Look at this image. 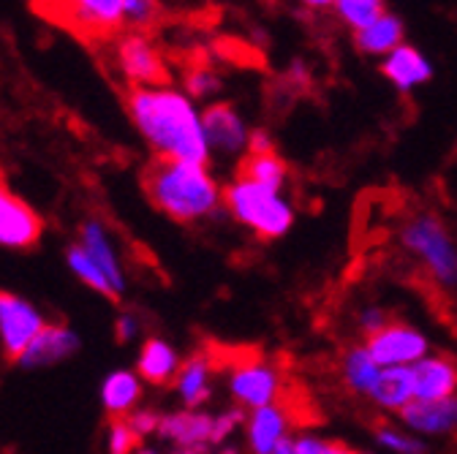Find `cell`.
<instances>
[{
    "label": "cell",
    "instance_id": "1",
    "mask_svg": "<svg viewBox=\"0 0 457 454\" xmlns=\"http://www.w3.org/2000/svg\"><path fill=\"white\" fill-rule=\"evenodd\" d=\"M129 115L142 139L153 147L155 158L210 163V147L204 139L202 111L186 90L171 85L158 87H131Z\"/></svg>",
    "mask_w": 457,
    "mask_h": 454
},
{
    "label": "cell",
    "instance_id": "2",
    "mask_svg": "<svg viewBox=\"0 0 457 454\" xmlns=\"http://www.w3.org/2000/svg\"><path fill=\"white\" fill-rule=\"evenodd\" d=\"M150 204L175 223H199L223 204V188L202 163L155 158L142 175Z\"/></svg>",
    "mask_w": 457,
    "mask_h": 454
},
{
    "label": "cell",
    "instance_id": "3",
    "mask_svg": "<svg viewBox=\"0 0 457 454\" xmlns=\"http://www.w3.org/2000/svg\"><path fill=\"white\" fill-rule=\"evenodd\" d=\"M397 243L441 294H457V240L438 212H411L397 229Z\"/></svg>",
    "mask_w": 457,
    "mask_h": 454
},
{
    "label": "cell",
    "instance_id": "4",
    "mask_svg": "<svg viewBox=\"0 0 457 454\" xmlns=\"http://www.w3.org/2000/svg\"><path fill=\"white\" fill-rule=\"evenodd\" d=\"M223 207L259 240H278L295 226V207L280 191L235 177L223 188Z\"/></svg>",
    "mask_w": 457,
    "mask_h": 454
},
{
    "label": "cell",
    "instance_id": "5",
    "mask_svg": "<svg viewBox=\"0 0 457 454\" xmlns=\"http://www.w3.org/2000/svg\"><path fill=\"white\" fill-rule=\"evenodd\" d=\"M33 9L52 25L87 41L118 38L126 0H33Z\"/></svg>",
    "mask_w": 457,
    "mask_h": 454
},
{
    "label": "cell",
    "instance_id": "6",
    "mask_svg": "<svg viewBox=\"0 0 457 454\" xmlns=\"http://www.w3.org/2000/svg\"><path fill=\"white\" fill-rule=\"evenodd\" d=\"M114 66L131 87L169 85L166 61L147 33L126 30L114 38Z\"/></svg>",
    "mask_w": 457,
    "mask_h": 454
},
{
    "label": "cell",
    "instance_id": "7",
    "mask_svg": "<svg viewBox=\"0 0 457 454\" xmlns=\"http://www.w3.org/2000/svg\"><path fill=\"white\" fill-rule=\"evenodd\" d=\"M365 349L378 367H411L430 354V340L420 326L392 318L386 326L365 337Z\"/></svg>",
    "mask_w": 457,
    "mask_h": 454
},
{
    "label": "cell",
    "instance_id": "8",
    "mask_svg": "<svg viewBox=\"0 0 457 454\" xmlns=\"http://www.w3.org/2000/svg\"><path fill=\"white\" fill-rule=\"evenodd\" d=\"M283 386V370L264 359L237 362L232 367V376H228V392H232L237 406L248 411L280 403Z\"/></svg>",
    "mask_w": 457,
    "mask_h": 454
},
{
    "label": "cell",
    "instance_id": "9",
    "mask_svg": "<svg viewBox=\"0 0 457 454\" xmlns=\"http://www.w3.org/2000/svg\"><path fill=\"white\" fill-rule=\"evenodd\" d=\"M202 126H204V139L210 147V155H218L223 161L243 158L251 144V131L243 120L240 111L226 103L215 101L202 111Z\"/></svg>",
    "mask_w": 457,
    "mask_h": 454
},
{
    "label": "cell",
    "instance_id": "10",
    "mask_svg": "<svg viewBox=\"0 0 457 454\" xmlns=\"http://www.w3.org/2000/svg\"><path fill=\"white\" fill-rule=\"evenodd\" d=\"M46 324L41 316L20 297L0 292V337H4V351L9 362H20L33 337Z\"/></svg>",
    "mask_w": 457,
    "mask_h": 454
},
{
    "label": "cell",
    "instance_id": "11",
    "mask_svg": "<svg viewBox=\"0 0 457 454\" xmlns=\"http://www.w3.org/2000/svg\"><path fill=\"white\" fill-rule=\"evenodd\" d=\"M44 223L36 210L22 202L0 175V245L4 248H33L41 237Z\"/></svg>",
    "mask_w": 457,
    "mask_h": 454
},
{
    "label": "cell",
    "instance_id": "12",
    "mask_svg": "<svg viewBox=\"0 0 457 454\" xmlns=\"http://www.w3.org/2000/svg\"><path fill=\"white\" fill-rule=\"evenodd\" d=\"M397 419L420 438L457 435V394L444 400H414L397 414Z\"/></svg>",
    "mask_w": 457,
    "mask_h": 454
},
{
    "label": "cell",
    "instance_id": "13",
    "mask_svg": "<svg viewBox=\"0 0 457 454\" xmlns=\"http://www.w3.org/2000/svg\"><path fill=\"white\" fill-rule=\"evenodd\" d=\"M237 177L283 191L286 180H289V166H286V161L278 155V150L267 134H251L248 153L237 161Z\"/></svg>",
    "mask_w": 457,
    "mask_h": 454
},
{
    "label": "cell",
    "instance_id": "14",
    "mask_svg": "<svg viewBox=\"0 0 457 454\" xmlns=\"http://www.w3.org/2000/svg\"><path fill=\"white\" fill-rule=\"evenodd\" d=\"M289 433H292V414L280 403L256 409L245 419V438L251 454H272L283 441L292 438Z\"/></svg>",
    "mask_w": 457,
    "mask_h": 454
},
{
    "label": "cell",
    "instance_id": "15",
    "mask_svg": "<svg viewBox=\"0 0 457 454\" xmlns=\"http://www.w3.org/2000/svg\"><path fill=\"white\" fill-rule=\"evenodd\" d=\"M414 400H444L457 394V362L444 354H428L411 367Z\"/></svg>",
    "mask_w": 457,
    "mask_h": 454
},
{
    "label": "cell",
    "instance_id": "16",
    "mask_svg": "<svg viewBox=\"0 0 457 454\" xmlns=\"http://www.w3.org/2000/svg\"><path fill=\"white\" fill-rule=\"evenodd\" d=\"M212 425L215 419L202 411H183V414H169L158 422V433L166 435L180 451L199 454L204 446L212 443Z\"/></svg>",
    "mask_w": 457,
    "mask_h": 454
},
{
    "label": "cell",
    "instance_id": "17",
    "mask_svg": "<svg viewBox=\"0 0 457 454\" xmlns=\"http://www.w3.org/2000/svg\"><path fill=\"white\" fill-rule=\"evenodd\" d=\"M381 74L397 87V90H417L422 87L425 82H430L433 77V69H430V61L425 54L411 46V44H400L397 49H392L384 63H381Z\"/></svg>",
    "mask_w": 457,
    "mask_h": 454
},
{
    "label": "cell",
    "instance_id": "18",
    "mask_svg": "<svg viewBox=\"0 0 457 454\" xmlns=\"http://www.w3.org/2000/svg\"><path fill=\"white\" fill-rule=\"evenodd\" d=\"M378 373H381V367L376 365V359L370 357L365 343H352L349 349L340 351L337 378L346 392H352L357 397H370V389H373Z\"/></svg>",
    "mask_w": 457,
    "mask_h": 454
},
{
    "label": "cell",
    "instance_id": "19",
    "mask_svg": "<svg viewBox=\"0 0 457 454\" xmlns=\"http://www.w3.org/2000/svg\"><path fill=\"white\" fill-rule=\"evenodd\" d=\"M368 400L389 414H400L409 403H414V384L409 367H381Z\"/></svg>",
    "mask_w": 457,
    "mask_h": 454
},
{
    "label": "cell",
    "instance_id": "20",
    "mask_svg": "<svg viewBox=\"0 0 457 454\" xmlns=\"http://www.w3.org/2000/svg\"><path fill=\"white\" fill-rule=\"evenodd\" d=\"M77 349V337L66 329V326H54L46 324L28 346V351L22 354V365L25 367H38V365H52L57 359L69 357Z\"/></svg>",
    "mask_w": 457,
    "mask_h": 454
},
{
    "label": "cell",
    "instance_id": "21",
    "mask_svg": "<svg viewBox=\"0 0 457 454\" xmlns=\"http://www.w3.org/2000/svg\"><path fill=\"white\" fill-rule=\"evenodd\" d=\"M215 359L210 354H194L191 359H186L180 365V373L175 378L178 392L183 397V403L188 406V411H196L199 406L207 403L210 397V376H212Z\"/></svg>",
    "mask_w": 457,
    "mask_h": 454
},
{
    "label": "cell",
    "instance_id": "22",
    "mask_svg": "<svg viewBox=\"0 0 457 454\" xmlns=\"http://www.w3.org/2000/svg\"><path fill=\"white\" fill-rule=\"evenodd\" d=\"M79 245L82 251L98 264V269L106 275V280L112 283L114 292H123V272H120V264H118V256H114L109 240H106V232L98 220H85L82 229H79Z\"/></svg>",
    "mask_w": 457,
    "mask_h": 454
},
{
    "label": "cell",
    "instance_id": "23",
    "mask_svg": "<svg viewBox=\"0 0 457 454\" xmlns=\"http://www.w3.org/2000/svg\"><path fill=\"white\" fill-rule=\"evenodd\" d=\"M178 373H180V359L175 349L158 337L147 340L139 354V376L153 386H169L175 384Z\"/></svg>",
    "mask_w": 457,
    "mask_h": 454
},
{
    "label": "cell",
    "instance_id": "24",
    "mask_svg": "<svg viewBox=\"0 0 457 454\" xmlns=\"http://www.w3.org/2000/svg\"><path fill=\"white\" fill-rule=\"evenodd\" d=\"M406 28L395 14H381L373 25L354 33V44L362 54H373V58H386L392 49L403 44Z\"/></svg>",
    "mask_w": 457,
    "mask_h": 454
},
{
    "label": "cell",
    "instance_id": "25",
    "mask_svg": "<svg viewBox=\"0 0 457 454\" xmlns=\"http://www.w3.org/2000/svg\"><path fill=\"white\" fill-rule=\"evenodd\" d=\"M139 394H142V389H139V381L134 373L120 370V373L109 376V381L104 384V406H106L109 417H126L134 409V403L139 400Z\"/></svg>",
    "mask_w": 457,
    "mask_h": 454
},
{
    "label": "cell",
    "instance_id": "26",
    "mask_svg": "<svg viewBox=\"0 0 457 454\" xmlns=\"http://www.w3.org/2000/svg\"><path fill=\"white\" fill-rule=\"evenodd\" d=\"M376 443L392 454H428V446L420 435H414L403 425L392 422H376Z\"/></svg>",
    "mask_w": 457,
    "mask_h": 454
},
{
    "label": "cell",
    "instance_id": "27",
    "mask_svg": "<svg viewBox=\"0 0 457 454\" xmlns=\"http://www.w3.org/2000/svg\"><path fill=\"white\" fill-rule=\"evenodd\" d=\"M335 14L343 25L360 33L368 25H373L381 14H386V6L384 0H337Z\"/></svg>",
    "mask_w": 457,
    "mask_h": 454
},
{
    "label": "cell",
    "instance_id": "28",
    "mask_svg": "<svg viewBox=\"0 0 457 454\" xmlns=\"http://www.w3.org/2000/svg\"><path fill=\"white\" fill-rule=\"evenodd\" d=\"M69 264H71V269H74V272L87 283V286H93V289H96V292H101L104 297H112V300H118V297H120L118 292L112 289V283L106 280V275L98 269V264H96V261L82 251V245H79V243L69 248Z\"/></svg>",
    "mask_w": 457,
    "mask_h": 454
},
{
    "label": "cell",
    "instance_id": "29",
    "mask_svg": "<svg viewBox=\"0 0 457 454\" xmlns=\"http://www.w3.org/2000/svg\"><path fill=\"white\" fill-rule=\"evenodd\" d=\"M161 0H126L123 25L137 33H147L161 22Z\"/></svg>",
    "mask_w": 457,
    "mask_h": 454
},
{
    "label": "cell",
    "instance_id": "30",
    "mask_svg": "<svg viewBox=\"0 0 457 454\" xmlns=\"http://www.w3.org/2000/svg\"><path fill=\"white\" fill-rule=\"evenodd\" d=\"M183 85H186V93H188L191 98H207V95H212V93L220 90V77H218L210 66H204V63L196 66V63H194V66L186 69Z\"/></svg>",
    "mask_w": 457,
    "mask_h": 454
},
{
    "label": "cell",
    "instance_id": "31",
    "mask_svg": "<svg viewBox=\"0 0 457 454\" xmlns=\"http://www.w3.org/2000/svg\"><path fill=\"white\" fill-rule=\"evenodd\" d=\"M139 433L129 425L126 417H109V451L112 454H134Z\"/></svg>",
    "mask_w": 457,
    "mask_h": 454
},
{
    "label": "cell",
    "instance_id": "32",
    "mask_svg": "<svg viewBox=\"0 0 457 454\" xmlns=\"http://www.w3.org/2000/svg\"><path fill=\"white\" fill-rule=\"evenodd\" d=\"M295 443H297L300 454H362L349 443L335 441V438H321V435H313V433L297 435Z\"/></svg>",
    "mask_w": 457,
    "mask_h": 454
},
{
    "label": "cell",
    "instance_id": "33",
    "mask_svg": "<svg viewBox=\"0 0 457 454\" xmlns=\"http://www.w3.org/2000/svg\"><path fill=\"white\" fill-rule=\"evenodd\" d=\"M389 321H392V316H389L381 305H368V308H362L360 316H357V329H360L365 337H370L373 332H378V329L386 326Z\"/></svg>",
    "mask_w": 457,
    "mask_h": 454
},
{
    "label": "cell",
    "instance_id": "34",
    "mask_svg": "<svg viewBox=\"0 0 457 454\" xmlns=\"http://www.w3.org/2000/svg\"><path fill=\"white\" fill-rule=\"evenodd\" d=\"M240 422H243L240 409H232V411L220 414V417L215 419V425H212V443H220L228 433H235V427H237Z\"/></svg>",
    "mask_w": 457,
    "mask_h": 454
},
{
    "label": "cell",
    "instance_id": "35",
    "mask_svg": "<svg viewBox=\"0 0 457 454\" xmlns=\"http://www.w3.org/2000/svg\"><path fill=\"white\" fill-rule=\"evenodd\" d=\"M158 417L155 414H147V411H137L134 417H129V425L139 433V435H145V433H153L155 427H158Z\"/></svg>",
    "mask_w": 457,
    "mask_h": 454
},
{
    "label": "cell",
    "instance_id": "36",
    "mask_svg": "<svg viewBox=\"0 0 457 454\" xmlns=\"http://www.w3.org/2000/svg\"><path fill=\"white\" fill-rule=\"evenodd\" d=\"M300 4L311 12H327V9H335L337 0H300Z\"/></svg>",
    "mask_w": 457,
    "mask_h": 454
},
{
    "label": "cell",
    "instance_id": "37",
    "mask_svg": "<svg viewBox=\"0 0 457 454\" xmlns=\"http://www.w3.org/2000/svg\"><path fill=\"white\" fill-rule=\"evenodd\" d=\"M134 329H137V326H134L131 318H120V321H118V340H129V337L134 334Z\"/></svg>",
    "mask_w": 457,
    "mask_h": 454
},
{
    "label": "cell",
    "instance_id": "38",
    "mask_svg": "<svg viewBox=\"0 0 457 454\" xmlns=\"http://www.w3.org/2000/svg\"><path fill=\"white\" fill-rule=\"evenodd\" d=\"M272 454H300V449H297V443H295V438H289V441H283Z\"/></svg>",
    "mask_w": 457,
    "mask_h": 454
},
{
    "label": "cell",
    "instance_id": "39",
    "mask_svg": "<svg viewBox=\"0 0 457 454\" xmlns=\"http://www.w3.org/2000/svg\"><path fill=\"white\" fill-rule=\"evenodd\" d=\"M139 454H153V451H139Z\"/></svg>",
    "mask_w": 457,
    "mask_h": 454
}]
</instances>
